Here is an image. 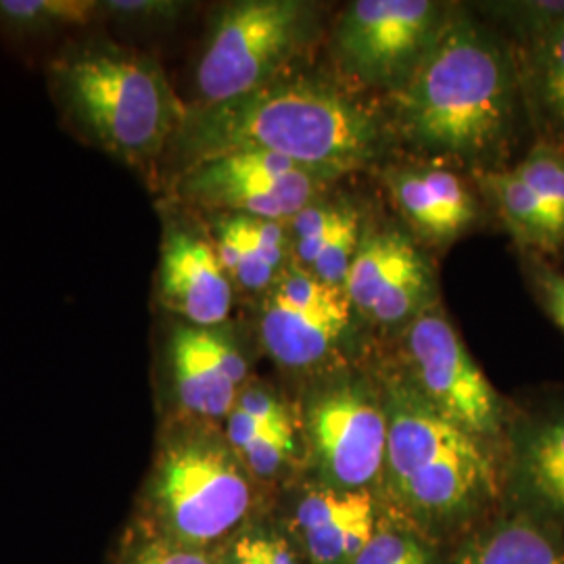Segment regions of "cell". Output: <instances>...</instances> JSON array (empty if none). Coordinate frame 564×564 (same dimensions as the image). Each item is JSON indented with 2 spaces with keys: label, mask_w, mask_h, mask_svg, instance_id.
I'll return each mask as SVG.
<instances>
[{
  "label": "cell",
  "mask_w": 564,
  "mask_h": 564,
  "mask_svg": "<svg viewBox=\"0 0 564 564\" xmlns=\"http://www.w3.org/2000/svg\"><path fill=\"white\" fill-rule=\"evenodd\" d=\"M297 419L314 484L343 491L381 489L387 410L379 377L347 364L312 377Z\"/></svg>",
  "instance_id": "obj_7"
},
{
  "label": "cell",
  "mask_w": 564,
  "mask_h": 564,
  "mask_svg": "<svg viewBox=\"0 0 564 564\" xmlns=\"http://www.w3.org/2000/svg\"><path fill=\"white\" fill-rule=\"evenodd\" d=\"M212 242L226 274L245 293H265L293 262L284 223L242 214H218L212 220Z\"/></svg>",
  "instance_id": "obj_18"
},
{
  "label": "cell",
  "mask_w": 564,
  "mask_h": 564,
  "mask_svg": "<svg viewBox=\"0 0 564 564\" xmlns=\"http://www.w3.org/2000/svg\"><path fill=\"white\" fill-rule=\"evenodd\" d=\"M101 13L97 0H0V23L21 34L84 28Z\"/></svg>",
  "instance_id": "obj_23"
},
{
  "label": "cell",
  "mask_w": 564,
  "mask_h": 564,
  "mask_svg": "<svg viewBox=\"0 0 564 564\" xmlns=\"http://www.w3.org/2000/svg\"><path fill=\"white\" fill-rule=\"evenodd\" d=\"M335 178L268 151H232L181 172L178 197L214 214L289 223Z\"/></svg>",
  "instance_id": "obj_11"
},
{
  "label": "cell",
  "mask_w": 564,
  "mask_h": 564,
  "mask_svg": "<svg viewBox=\"0 0 564 564\" xmlns=\"http://www.w3.org/2000/svg\"><path fill=\"white\" fill-rule=\"evenodd\" d=\"M531 279L547 316L564 330V274L542 263H533Z\"/></svg>",
  "instance_id": "obj_30"
},
{
  "label": "cell",
  "mask_w": 564,
  "mask_h": 564,
  "mask_svg": "<svg viewBox=\"0 0 564 564\" xmlns=\"http://www.w3.org/2000/svg\"><path fill=\"white\" fill-rule=\"evenodd\" d=\"M318 9L303 0H239L220 7L195 72L197 109L242 99L291 74L314 39Z\"/></svg>",
  "instance_id": "obj_6"
},
{
  "label": "cell",
  "mask_w": 564,
  "mask_h": 564,
  "mask_svg": "<svg viewBox=\"0 0 564 564\" xmlns=\"http://www.w3.org/2000/svg\"><path fill=\"white\" fill-rule=\"evenodd\" d=\"M391 142L383 109L349 86L286 74L237 101L188 109L174 144L184 170L256 149L339 178L381 160Z\"/></svg>",
  "instance_id": "obj_2"
},
{
  "label": "cell",
  "mask_w": 564,
  "mask_h": 564,
  "mask_svg": "<svg viewBox=\"0 0 564 564\" xmlns=\"http://www.w3.org/2000/svg\"><path fill=\"white\" fill-rule=\"evenodd\" d=\"M514 28L523 34L524 42L542 36L552 25L564 20L563 2H510L502 4Z\"/></svg>",
  "instance_id": "obj_28"
},
{
  "label": "cell",
  "mask_w": 564,
  "mask_h": 564,
  "mask_svg": "<svg viewBox=\"0 0 564 564\" xmlns=\"http://www.w3.org/2000/svg\"><path fill=\"white\" fill-rule=\"evenodd\" d=\"M218 564H305L302 550L281 521L262 512L235 531L218 550Z\"/></svg>",
  "instance_id": "obj_22"
},
{
  "label": "cell",
  "mask_w": 564,
  "mask_h": 564,
  "mask_svg": "<svg viewBox=\"0 0 564 564\" xmlns=\"http://www.w3.org/2000/svg\"><path fill=\"white\" fill-rule=\"evenodd\" d=\"M176 0H111L102 2V11L128 23H163L176 20L184 11Z\"/></svg>",
  "instance_id": "obj_29"
},
{
  "label": "cell",
  "mask_w": 564,
  "mask_h": 564,
  "mask_svg": "<svg viewBox=\"0 0 564 564\" xmlns=\"http://www.w3.org/2000/svg\"><path fill=\"white\" fill-rule=\"evenodd\" d=\"M452 7L435 0H356L333 32V57L345 80L402 90L444 32Z\"/></svg>",
  "instance_id": "obj_9"
},
{
  "label": "cell",
  "mask_w": 564,
  "mask_h": 564,
  "mask_svg": "<svg viewBox=\"0 0 564 564\" xmlns=\"http://www.w3.org/2000/svg\"><path fill=\"white\" fill-rule=\"evenodd\" d=\"M452 564H564V531L510 502L464 535Z\"/></svg>",
  "instance_id": "obj_19"
},
{
  "label": "cell",
  "mask_w": 564,
  "mask_h": 564,
  "mask_svg": "<svg viewBox=\"0 0 564 564\" xmlns=\"http://www.w3.org/2000/svg\"><path fill=\"white\" fill-rule=\"evenodd\" d=\"M387 447L384 510L433 542L479 523L498 496L494 449L437 414L398 370L379 375Z\"/></svg>",
  "instance_id": "obj_3"
},
{
  "label": "cell",
  "mask_w": 564,
  "mask_h": 564,
  "mask_svg": "<svg viewBox=\"0 0 564 564\" xmlns=\"http://www.w3.org/2000/svg\"><path fill=\"white\" fill-rule=\"evenodd\" d=\"M265 498L223 424L165 416L128 523L174 544L218 550L265 512Z\"/></svg>",
  "instance_id": "obj_4"
},
{
  "label": "cell",
  "mask_w": 564,
  "mask_h": 564,
  "mask_svg": "<svg viewBox=\"0 0 564 564\" xmlns=\"http://www.w3.org/2000/svg\"><path fill=\"white\" fill-rule=\"evenodd\" d=\"M107 564H218V558L216 550L174 544L126 523Z\"/></svg>",
  "instance_id": "obj_25"
},
{
  "label": "cell",
  "mask_w": 564,
  "mask_h": 564,
  "mask_svg": "<svg viewBox=\"0 0 564 564\" xmlns=\"http://www.w3.org/2000/svg\"><path fill=\"white\" fill-rule=\"evenodd\" d=\"M158 297L182 324L218 328L228 321L235 284L209 235L186 224H167L158 270Z\"/></svg>",
  "instance_id": "obj_14"
},
{
  "label": "cell",
  "mask_w": 564,
  "mask_h": 564,
  "mask_svg": "<svg viewBox=\"0 0 564 564\" xmlns=\"http://www.w3.org/2000/svg\"><path fill=\"white\" fill-rule=\"evenodd\" d=\"M51 88L82 139L132 167L162 160L188 113L158 61L109 41L53 61Z\"/></svg>",
  "instance_id": "obj_5"
},
{
  "label": "cell",
  "mask_w": 564,
  "mask_h": 564,
  "mask_svg": "<svg viewBox=\"0 0 564 564\" xmlns=\"http://www.w3.org/2000/svg\"><path fill=\"white\" fill-rule=\"evenodd\" d=\"M379 491H343L307 484L284 527L305 564H354L383 519Z\"/></svg>",
  "instance_id": "obj_15"
},
{
  "label": "cell",
  "mask_w": 564,
  "mask_h": 564,
  "mask_svg": "<svg viewBox=\"0 0 564 564\" xmlns=\"http://www.w3.org/2000/svg\"><path fill=\"white\" fill-rule=\"evenodd\" d=\"M364 226L360 212L351 205L341 223L337 224L330 235L321 242L314 262L310 263L307 272L314 274L318 281L343 289L347 281L349 268L356 260V253L362 242Z\"/></svg>",
  "instance_id": "obj_26"
},
{
  "label": "cell",
  "mask_w": 564,
  "mask_h": 564,
  "mask_svg": "<svg viewBox=\"0 0 564 564\" xmlns=\"http://www.w3.org/2000/svg\"><path fill=\"white\" fill-rule=\"evenodd\" d=\"M354 564H442L435 542L387 510Z\"/></svg>",
  "instance_id": "obj_24"
},
{
  "label": "cell",
  "mask_w": 564,
  "mask_h": 564,
  "mask_svg": "<svg viewBox=\"0 0 564 564\" xmlns=\"http://www.w3.org/2000/svg\"><path fill=\"white\" fill-rule=\"evenodd\" d=\"M479 188L494 202L514 239L533 249L554 251L564 242V218L514 170L475 174Z\"/></svg>",
  "instance_id": "obj_21"
},
{
  "label": "cell",
  "mask_w": 564,
  "mask_h": 564,
  "mask_svg": "<svg viewBox=\"0 0 564 564\" xmlns=\"http://www.w3.org/2000/svg\"><path fill=\"white\" fill-rule=\"evenodd\" d=\"M519 78L545 144L564 151V20L542 36L524 42Z\"/></svg>",
  "instance_id": "obj_20"
},
{
  "label": "cell",
  "mask_w": 564,
  "mask_h": 564,
  "mask_svg": "<svg viewBox=\"0 0 564 564\" xmlns=\"http://www.w3.org/2000/svg\"><path fill=\"white\" fill-rule=\"evenodd\" d=\"M354 307L345 291L289 263L262 295L260 343L284 372L318 377L345 366L343 351L354 333Z\"/></svg>",
  "instance_id": "obj_10"
},
{
  "label": "cell",
  "mask_w": 564,
  "mask_h": 564,
  "mask_svg": "<svg viewBox=\"0 0 564 564\" xmlns=\"http://www.w3.org/2000/svg\"><path fill=\"white\" fill-rule=\"evenodd\" d=\"M343 291L356 316L395 333L437 305L433 263L398 228L364 230Z\"/></svg>",
  "instance_id": "obj_12"
},
{
  "label": "cell",
  "mask_w": 564,
  "mask_h": 564,
  "mask_svg": "<svg viewBox=\"0 0 564 564\" xmlns=\"http://www.w3.org/2000/svg\"><path fill=\"white\" fill-rule=\"evenodd\" d=\"M398 337L402 347L398 372L424 402L491 449L505 442L510 423L506 402L440 305L426 310Z\"/></svg>",
  "instance_id": "obj_8"
},
{
  "label": "cell",
  "mask_w": 564,
  "mask_h": 564,
  "mask_svg": "<svg viewBox=\"0 0 564 564\" xmlns=\"http://www.w3.org/2000/svg\"><path fill=\"white\" fill-rule=\"evenodd\" d=\"M519 63L481 21L452 9L444 32L402 90L387 97L391 141L429 165L502 170L517 128Z\"/></svg>",
  "instance_id": "obj_1"
},
{
  "label": "cell",
  "mask_w": 564,
  "mask_h": 564,
  "mask_svg": "<svg viewBox=\"0 0 564 564\" xmlns=\"http://www.w3.org/2000/svg\"><path fill=\"white\" fill-rule=\"evenodd\" d=\"M251 381L249 358L226 328L182 323L172 328L165 349V416L224 424Z\"/></svg>",
  "instance_id": "obj_13"
},
{
  "label": "cell",
  "mask_w": 564,
  "mask_h": 564,
  "mask_svg": "<svg viewBox=\"0 0 564 564\" xmlns=\"http://www.w3.org/2000/svg\"><path fill=\"white\" fill-rule=\"evenodd\" d=\"M512 170L564 218V151L540 142Z\"/></svg>",
  "instance_id": "obj_27"
},
{
  "label": "cell",
  "mask_w": 564,
  "mask_h": 564,
  "mask_svg": "<svg viewBox=\"0 0 564 564\" xmlns=\"http://www.w3.org/2000/svg\"><path fill=\"white\" fill-rule=\"evenodd\" d=\"M384 181L405 223L431 245L460 239L479 218L475 195L449 167H393Z\"/></svg>",
  "instance_id": "obj_17"
},
{
  "label": "cell",
  "mask_w": 564,
  "mask_h": 564,
  "mask_svg": "<svg viewBox=\"0 0 564 564\" xmlns=\"http://www.w3.org/2000/svg\"><path fill=\"white\" fill-rule=\"evenodd\" d=\"M505 442L510 502L564 531L563 403L510 419Z\"/></svg>",
  "instance_id": "obj_16"
}]
</instances>
